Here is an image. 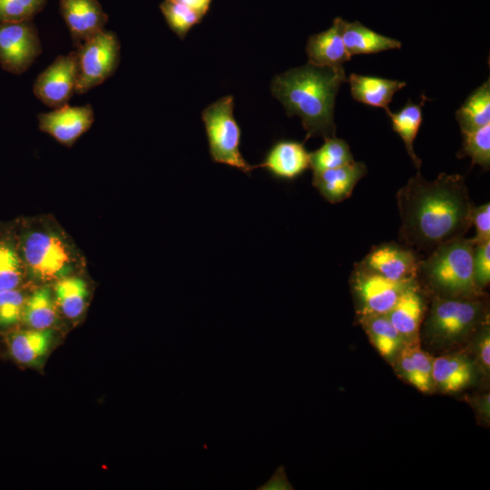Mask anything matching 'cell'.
Returning <instances> with one entry per match:
<instances>
[{
  "instance_id": "6",
  "label": "cell",
  "mask_w": 490,
  "mask_h": 490,
  "mask_svg": "<svg viewBox=\"0 0 490 490\" xmlns=\"http://www.w3.org/2000/svg\"><path fill=\"white\" fill-rule=\"evenodd\" d=\"M231 95L220 98L201 113L208 138L209 151L213 162L226 164L250 174L255 166L250 165L240 150L241 132L233 115Z\"/></svg>"
},
{
  "instance_id": "19",
  "label": "cell",
  "mask_w": 490,
  "mask_h": 490,
  "mask_svg": "<svg viewBox=\"0 0 490 490\" xmlns=\"http://www.w3.org/2000/svg\"><path fill=\"white\" fill-rule=\"evenodd\" d=\"M29 284L15 224L0 225V290Z\"/></svg>"
},
{
  "instance_id": "21",
  "label": "cell",
  "mask_w": 490,
  "mask_h": 490,
  "mask_svg": "<svg viewBox=\"0 0 490 490\" xmlns=\"http://www.w3.org/2000/svg\"><path fill=\"white\" fill-rule=\"evenodd\" d=\"M83 274L72 275L51 285L60 315L70 320L79 319L88 305L90 288Z\"/></svg>"
},
{
  "instance_id": "25",
  "label": "cell",
  "mask_w": 490,
  "mask_h": 490,
  "mask_svg": "<svg viewBox=\"0 0 490 490\" xmlns=\"http://www.w3.org/2000/svg\"><path fill=\"white\" fill-rule=\"evenodd\" d=\"M342 38L350 56L375 54L401 47L399 41L377 34L358 21L344 22Z\"/></svg>"
},
{
  "instance_id": "16",
  "label": "cell",
  "mask_w": 490,
  "mask_h": 490,
  "mask_svg": "<svg viewBox=\"0 0 490 490\" xmlns=\"http://www.w3.org/2000/svg\"><path fill=\"white\" fill-rule=\"evenodd\" d=\"M344 22L341 17H337L328 30L309 36L306 45L309 64L337 73H345L343 64L349 61L351 56L347 52L342 38Z\"/></svg>"
},
{
  "instance_id": "29",
  "label": "cell",
  "mask_w": 490,
  "mask_h": 490,
  "mask_svg": "<svg viewBox=\"0 0 490 490\" xmlns=\"http://www.w3.org/2000/svg\"><path fill=\"white\" fill-rule=\"evenodd\" d=\"M458 156H468L473 164L485 170L490 167V123L470 132L463 133V144Z\"/></svg>"
},
{
  "instance_id": "32",
  "label": "cell",
  "mask_w": 490,
  "mask_h": 490,
  "mask_svg": "<svg viewBox=\"0 0 490 490\" xmlns=\"http://www.w3.org/2000/svg\"><path fill=\"white\" fill-rule=\"evenodd\" d=\"M415 377L414 387L422 393L435 392L433 382L434 357L421 348V344L408 345Z\"/></svg>"
},
{
  "instance_id": "23",
  "label": "cell",
  "mask_w": 490,
  "mask_h": 490,
  "mask_svg": "<svg viewBox=\"0 0 490 490\" xmlns=\"http://www.w3.org/2000/svg\"><path fill=\"white\" fill-rule=\"evenodd\" d=\"M59 317L52 286L33 287L25 300L23 323L34 329L54 328L59 321Z\"/></svg>"
},
{
  "instance_id": "26",
  "label": "cell",
  "mask_w": 490,
  "mask_h": 490,
  "mask_svg": "<svg viewBox=\"0 0 490 490\" xmlns=\"http://www.w3.org/2000/svg\"><path fill=\"white\" fill-rule=\"evenodd\" d=\"M462 133L474 132L490 123V81L476 88L456 111Z\"/></svg>"
},
{
  "instance_id": "3",
  "label": "cell",
  "mask_w": 490,
  "mask_h": 490,
  "mask_svg": "<svg viewBox=\"0 0 490 490\" xmlns=\"http://www.w3.org/2000/svg\"><path fill=\"white\" fill-rule=\"evenodd\" d=\"M345 73L307 65L276 75L272 94L284 105L288 115L301 118L306 140L314 136L333 137L336 133L334 106Z\"/></svg>"
},
{
  "instance_id": "14",
  "label": "cell",
  "mask_w": 490,
  "mask_h": 490,
  "mask_svg": "<svg viewBox=\"0 0 490 490\" xmlns=\"http://www.w3.org/2000/svg\"><path fill=\"white\" fill-rule=\"evenodd\" d=\"M428 293L416 279L405 289L387 314L407 345L421 344L420 331L428 309Z\"/></svg>"
},
{
  "instance_id": "18",
  "label": "cell",
  "mask_w": 490,
  "mask_h": 490,
  "mask_svg": "<svg viewBox=\"0 0 490 490\" xmlns=\"http://www.w3.org/2000/svg\"><path fill=\"white\" fill-rule=\"evenodd\" d=\"M368 172L362 162L313 172L312 185L330 203H338L349 198L357 183Z\"/></svg>"
},
{
  "instance_id": "27",
  "label": "cell",
  "mask_w": 490,
  "mask_h": 490,
  "mask_svg": "<svg viewBox=\"0 0 490 490\" xmlns=\"http://www.w3.org/2000/svg\"><path fill=\"white\" fill-rule=\"evenodd\" d=\"M423 104L424 102L415 104L409 100L400 111L397 113L387 112L390 117L393 130L403 140L407 152L418 171L422 165V161L414 151V141L423 122Z\"/></svg>"
},
{
  "instance_id": "9",
  "label": "cell",
  "mask_w": 490,
  "mask_h": 490,
  "mask_svg": "<svg viewBox=\"0 0 490 490\" xmlns=\"http://www.w3.org/2000/svg\"><path fill=\"white\" fill-rule=\"evenodd\" d=\"M42 52L38 31L31 21L0 23V65L11 74L28 70Z\"/></svg>"
},
{
  "instance_id": "11",
  "label": "cell",
  "mask_w": 490,
  "mask_h": 490,
  "mask_svg": "<svg viewBox=\"0 0 490 490\" xmlns=\"http://www.w3.org/2000/svg\"><path fill=\"white\" fill-rule=\"evenodd\" d=\"M420 257L404 244L385 242L373 246L359 261L366 268L394 281L416 279Z\"/></svg>"
},
{
  "instance_id": "4",
  "label": "cell",
  "mask_w": 490,
  "mask_h": 490,
  "mask_svg": "<svg viewBox=\"0 0 490 490\" xmlns=\"http://www.w3.org/2000/svg\"><path fill=\"white\" fill-rule=\"evenodd\" d=\"M474 239L464 237L446 241L421 259L417 280L429 296L453 299L485 297L475 280Z\"/></svg>"
},
{
  "instance_id": "28",
  "label": "cell",
  "mask_w": 490,
  "mask_h": 490,
  "mask_svg": "<svg viewBox=\"0 0 490 490\" xmlns=\"http://www.w3.org/2000/svg\"><path fill=\"white\" fill-rule=\"evenodd\" d=\"M354 162L350 147L342 139L324 138L321 147L310 152V168L313 172L338 168Z\"/></svg>"
},
{
  "instance_id": "37",
  "label": "cell",
  "mask_w": 490,
  "mask_h": 490,
  "mask_svg": "<svg viewBox=\"0 0 490 490\" xmlns=\"http://www.w3.org/2000/svg\"><path fill=\"white\" fill-rule=\"evenodd\" d=\"M466 400L474 410L477 420L485 426L489 425L490 421V394L485 392L473 396H466Z\"/></svg>"
},
{
  "instance_id": "2",
  "label": "cell",
  "mask_w": 490,
  "mask_h": 490,
  "mask_svg": "<svg viewBox=\"0 0 490 490\" xmlns=\"http://www.w3.org/2000/svg\"><path fill=\"white\" fill-rule=\"evenodd\" d=\"M15 226L27 280L33 287L84 273L83 252L54 216L23 218Z\"/></svg>"
},
{
  "instance_id": "24",
  "label": "cell",
  "mask_w": 490,
  "mask_h": 490,
  "mask_svg": "<svg viewBox=\"0 0 490 490\" xmlns=\"http://www.w3.org/2000/svg\"><path fill=\"white\" fill-rule=\"evenodd\" d=\"M54 329L26 328L13 333L8 340L12 357L19 363L33 365L48 352L54 340Z\"/></svg>"
},
{
  "instance_id": "31",
  "label": "cell",
  "mask_w": 490,
  "mask_h": 490,
  "mask_svg": "<svg viewBox=\"0 0 490 490\" xmlns=\"http://www.w3.org/2000/svg\"><path fill=\"white\" fill-rule=\"evenodd\" d=\"M24 288L0 290V328H10L23 322L27 295Z\"/></svg>"
},
{
  "instance_id": "39",
  "label": "cell",
  "mask_w": 490,
  "mask_h": 490,
  "mask_svg": "<svg viewBox=\"0 0 490 490\" xmlns=\"http://www.w3.org/2000/svg\"><path fill=\"white\" fill-rule=\"evenodd\" d=\"M181 4L190 9L195 11L202 17L208 13L211 7V0H170Z\"/></svg>"
},
{
  "instance_id": "12",
  "label": "cell",
  "mask_w": 490,
  "mask_h": 490,
  "mask_svg": "<svg viewBox=\"0 0 490 490\" xmlns=\"http://www.w3.org/2000/svg\"><path fill=\"white\" fill-rule=\"evenodd\" d=\"M480 376L466 348L446 352L433 360L435 391L456 394L475 384Z\"/></svg>"
},
{
  "instance_id": "38",
  "label": "cell",
  "mask_w": 490,
  "mask_h": 490,
  "mask_svg": "<svg viewBox=\"0 0 490 490\" xmlns=\"http://www.w3.org/2000/svg\"><path fill=\"white\" fill-rule=\"evenodd\" d=\"M258 490H292L293 487L291 484L289 483L286 472L285 467L283 466H279L270 480L266 482L264 485L257 487Z\"/></svg>"
},
{
  "instance_id": "30",
  "label": "cell",
  "mask_w": 490,
  "mask_h": 490,
  "mask_svg": "<svg viewBox=\"0 0 490 490\" xmlns=\"http://www.w3.org/2000/svg\"><path fill=\"white\" fill-rule=\"evenodd\" d=\"M160 9L171 30L181 40L192 26L202 20V16L195 11L170 0H164Z\"/></svg>"
},
{
  "instance_id": "35",
  "label": "cell",
  "mask_w": 490,
  "mask_h": 490,
  "mask_svg": "<svg viewBox=\"0 0 490 490\" xmlns=\"http://www.w3.org/2000/svg\"><path fill=\"white\" fill-rule=\"evenodd\" d=\"M473 266L475 283L484 290L490 282V240L475 245Z\"/></svg>"
},
{
  "instance_id": "17",
  "label": "cell",
  "mask_w": 490,
  "mask_h": 490,
  "mask_svg": "<svg viewBox=\"0 0 490 490\" xmlns=\"http://www.w3.org/2000/svg\"><path fill=\"white\" fill-rule=\"evenodd\" d=\"M264 168L275 179L293 181L310 167V153L303 142L290 140L276 142L263 162L255 168Z\"/></svg>"
},
{
  "instance_id": "36",
  "label": "cell",
  "mask_w": 490,
  "mask_h": 490,
  "mask_svg": "<svg viewBox=\"0 0 490 490\" xmlns=\"http://www.w3.org/2000/svg\"><path fill=\"white\" fill-rule=\"evenodd\" d=\"M472 225L475 227L473 238L475 245L490 240V203L474 206L472 210Z\"/></svg>"
},
{
  "instance_id": "1",
  "label": "cell",
  "mask_w": 490,
  "mask_h": 490,
  "mask_svg": "<svg viewBox=\"0 0 490 490\" xmlns=\"http://www.w3.org/2000/svg\"><path fill=\"white\" fill-rule=\"evenodd\" d=\"M399 240L429 254L441 244L464 237L472 226L474 203L463 175L440 173L427 181L419 172L398 190Z\"/></svg>"
},
{
  "instance_id": "10",
  "label": "cell",
  "mask_w": 490,
  "mask_h": 490,
  "mask_svg": "<svg viewBox=\"0 0 490 490\" xmlns=\"http://www.w3.org/2000/svg\"><path fill=\"white\" fill-rule=\"evenodd\" d=\"M78 63L76 50L57 56L36 78L33 93L43 103L51 108L68 104L75 93Z\"/></svg>"
},
{
  "instance_id": "20",
  "label": "cell",
  "mask_w": 490,
  "mask_h": 490,
  "mask_svg": "<svg viewBox=\"0 0 490 490\" xmlns=\"http://www.w3.org/2000/svg\"><path fill=\"white\" fill-rule=\"evenodd\" d=\"M369 342L378 354L390 365L407 345L387 315H371L358 318Z\"/></svg>"
},
{
  "instance_id": "15",
  "label": "cell",
  "mask_w": 490,
  "mask_h": 490,
  "mask_svg": "<svg viewBox=\"0 0 490 490\" xmlns=\"http://www.w3.org/2000/svg\"><path fill=\"white\" fill-rule=\"evenodd\" d=\"M59 7L77 48L105 29L108 15L98 0H59Z\"/></svg>"
},
{
  "instance_id": "22",
  "label": "cell",
  "mask_w": 490,
  "mask_h": 490,
  "mask_svg": "<svg viewBox=\"0 0 490 490\" xmlns=\"http://www.w3.org/2000/svg\"><path fill=\"white\" fill-rule=\"evenodd\" d=\"M354 100L389 111L394 94L406 86L405 82L351 74L347 80Z\"/></svg>"
},
{
  "instance_id": "34",
  "label": "cell",
  "mask_w": 490,
  "mask_h": 490,
  "mask_svg": "<svg viewBox=\"0 0 490 490\" xmlns=\"http://www.w3.org/2000/svg\"><path fill=\"white\" fill-rule=\"evenodd\" d=\"M470 347L471 357L473 358L480 376L485 379H489L490 374V324L489 321L484 323L474 334L466 344Z\"/></svg>"
},
{
  "instance_id": "33",
  "label": "cell",
  "mask_w": 490,
  "mask_h": 490,
  "mask_svg": "<svg viewBox=\"0 0 490 490\" xmlns=\"http://www.w3.org/2000/svg\"><path fill=\"white\" fill-rule=\"evenodd\" d=\"M48 0H0V23L31 21Z\"/></svg>"
},
{
  "instance_id": "8",
  "label": "cell",
  "mask_w": 490,
  "mask_h": 490,
  "mask_svg": "<svg viewBox=\"0 0 490 490\" xmlns=\"http://www.w3.org/2000/svg\"><path fill=\"white\" fill-rule=\"evenodd\" d=\"M411 281H394L357 262L349 277L357 318L387 315Z\"/></svg>"
},
{
  "instance_id": "7",
  "label": "cell",
  "mask_w": 490,
  "mask_h": 490,
  "mask_svg": "<svg viewBox=\"0 0 490 490\" xmlns=\"http://www.w3.org/2000/svg\"><path fill=\"white\" fill-rule=\"evenodd\" d=\"M121 44L115 33L103 30L77 50L78 74L75 93L83 94L103 83L116 71Z\"/></svg>"
},
{
  "instance_id": "5",
  "label": "cell",
  "mask_w": 490,
  "mask_h": 490,
  "mask_svg": "<svg viewBox=\"0 0 490 490\" xmlns=\"http://www.w3.org/2000/svg\"><path fill=\"white\" fill-rule=\"evenodd\" d=\"M420 331V340L438 351L449 352L466 346L474 334L489 321L485 296L475 299H453L429 296Z\"/></svg>"
},
{
  "instance_id": "13",
  "label": "cell",
  "mask_w": 490,
  "mask_h": 490,
  "mask_svg": "<svg viewBox=\"0 0 490 490\" xmlns=\"http://www.w3.org/2000/svg\"><path fill=\"white\" fill-rule=\"evenodd\" d=\"M39 130L51 135L59 143L71 147L86 132L94 121L91 104L54 108L37 115Z\"/></svg>"
}]
</instances>
